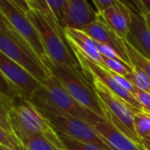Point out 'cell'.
<instances>
[{
  "label": "cell",
  "mask_w": 150,
  "mask_h": 150,
  "mask_svg": "<svg viewBox=\"0 0 150 150\" xmlns=\"http://www.w3.org/2000/svg\"><path fill=\"white\" fill-rule=\"evenodd\" d=\"M135 98L139 101V103L143 107L146 113L150 114V94L141 90H138L134 94Z\"/></svg>",
  "instance_id": "cell-25"
},
{
  "label": "cell",
  "mask_w": 150,
  "mask_h": 150,
  "mask_svg": "<svg viewBox=\"0 0 150 150\" xmlns=\"http://www.w3.org/2000/svg\"><path fill=\"white\" fill-rule=\"evenodd\" d=\"M0 53L21 66L40 83L51 76L49 69L41 58L1 14Z\"/></svg>",
  "instance_id": "cell-2"
},
{
  "label": "cell",
  "mask_w": 150,
  "mask_h": 150,
  "mask_svg": "<svg viewBox=\"0 0 150 150\" xmlns=\"http://www.w3.org/2000/svg\"><path fill=\"white\" fill-rule=\"evenodd\" d=\"M64 35L69 44L76 47L83 54L100 67L107 69L103 55L96 47L94 40L86 33L82 30L66 28L64 30Z\"/></svg>",
  "instance_id": "cell-16"
},
{
  "label": "cell",
  "mask_w": 150,
  "mask_h": 150,
  "mask_svg": "<svg viewBox=\"0 0 150 150\" xmlns=\"http://www.w3.org/2000/svg\"><path fill=\"white\" fill-rule=\"evenodd\" d=\"M134 123L135 131L141 141L150 137V114L146 112L134 113Z\"/></svg>",
  "instance_id": "cell-19"
},
{
  "label": "cell",
  "mask_w": 150,
  "mask_h": 150,
  "mask_svg": "<svg viewBox=\"0 0 150 150\" xmlns=\"http://www.w3.org/2000/svg\"><path fill=\"white\" fill-rule=\"evenodd\" d=\"M27 150H60L43 135H33L23 142Z\"/></svg>",
  "instance_id": "cell-18"
},
{
  "label": "cell",
  "mask_w": 150,
  "mask_h": 150,
  "mask_svg": "<svg viewBox=\"0 0 150 150\" xmlns=\"http://www.w3.org/2000/svg\"><path fill=\"white\" fill-rule=\"evenodd\" d=\"M85 75L87 76L103 106L106 120L116 127L127 136L142 144L135 131L134 123V113L139 112H136L123 99L112 93L95 76L87 73H85Z\"/></svg>",
  "instance_id": "cell-5"
},
{
  "label": "cell",
  "mask_w": 150,
  "mask_h": 150,
  "mask_svg": "<svg viewBox=\"0 0 150 150\" xmlns=\"http://www.w3.org/2000/svg\"><path fill=\"white\" fill-rule=\"evenodd\" d=\"M125 77L139 90L150 94V79L139 69L134 68Z\"/></svg>",
  "instance_id": "cell-20"
},
{
  "label": "cell",
  "mask_w": 150,
  "mask_h": 150,
  "mask_svg": "<svg viewBox=\"0 0 150 150\" xmlns=\"http://www.w3.org/2000/svg\"><path fill=\"white\" fill-rule=\"evenodd\" d=\"M0 72L23 96L31 100L41 87V83L21 66L0 53Z\"/></svg>",
  "instance_id": "cell-10"
},
{
  "label": "cell",
  "mask_w": 150,
  "mask_h": 150,
  "mask_svg": "<svg viewBox=\"0 0 150 150\" xmlns=\"http://www.w3.org/2000/svg\"><path fill=\"white\" fill-rule=\"evenodd\" d=\"M4 148H5V147H4ZM5 149H6V150H11V149H7V148H5Z\"/></svg>",
  "instance_id": "cell-29"
},
{
  "label": "cell",
  "mask_w": 150,
  "mask_h": 150,
  "mask_svg": "<svg viewBox=\"0 0 150 150\" xmlns=\"http://www.w3.org/2000/svg\"><path fill=\"white\" fill-rule=\"evenodd\" d=\"M65 150H67V149H65Z\"/></svg>",
  "instance_id": "cell-30"
},
{
  "label": "cell",
  "mask_w": 150,
  "mask_h": 150,
  "mask_svg": "<svg viewBox=\"0 0 150 150\" xmlns=\"http://www.w3.org/2000/svg\"><path fill=\"white\" fill-rule=\"evenodd\" d=\"M120 38L126 39L129 33L131 23V11L125 2L116 0L114 4L98 15Z\"/></svg>",
  "instance_id": "cell-14"
},
{
  "label": "cell",
  "mask_w": 150,
  "mask_h": 150,
  "mask_svg": "<svg viewBox=\"0 0 150 150\" xmlns=\"http://www.w3.org/2000/svg\"><path fill=\"white\" fill-rule=\"evenodd\" d=\"M116 0H112V1H109V0H94L92 1V4H94L95 10L97 11V13L99 15L101 13H103L104 11H105L107 9H109L111 6H112L114 4Z\"/></svg>",
  "instance_id": "cell-26"
},
{
  "label": "cell",
  "mask_w": 150,
  "mask_h": 150,
  "mask_svg": "<svg viewBox=\"0 0 150 150\" xmlns=\"http://www.w3.org/2000/svg\"><path fill=\"white\" fill-rule=\"evenodd\" d=\"M131 23L126 40L142 55L150 60V29L143 15L130 8Z\"/></svg>",
  "instance_id": "cell-15"
},
{
  "label": "cell",
  "mask_w": 150,
  "mask_h": 150,
  "mask_svg": "<svg viewBox=\"0 0 150 150\" xmlns=\"http://www.w3.org/2000/svg\"><path fill=\"white\" fill-rule=\"evenodd\" d=\"M0 150H6V149H5V148H4V146H0Z\"/></svg>",
  "instance_id": "cell-28"
},
{
  "label": "cell",
  "mask_w": 150,
  "mask_h": 150,
  "mask_svg": "<svg viewBox=\"0 0 150 150\" xmlns=\"http://www.w3.org/2000/svg\"><path fill=\"white\" fill-rule=\"evenodd\" d=\"M30 101L40 111L63 112L82 120L90 126L102 119L73 98L52 75L41 83V87Z\"/></svg>",
  "instance_id": "cell-4"
},
{
  "label": "cell",
  "mask_w": 150,
  "mask_h": 150,
  "mask_svg": "<svg viewBox=\"0 0 150 150\" xmlns=\"http://www.w3.org/2000/svg\"><path fill=\"white\" fill-rule=\"evenodd\" d=\"M110 71V70H109ZM111 72V74L113 76V77L117 80V82L126 90V91H127L128 92H130L132 95H134V94L137 92V91L139 90L137 87H135L131 82H129L125 76H120V75H119V74H116V73H114V72H112V71H110Z\"/></svg>",
  "instance_id": "cell-24"
},
{
  "label": "cell",
  "mask_w": 150,
  "mask_h": 150,
  "mask_svg": "<svg viewBox=\"0 0 150 150\" xmlns=\"http://www.w3.org/2000/svg\"><path fill=\"white\" fill-rule=\"evenodd\" d=\"M82 31L86 33L93 40L106 45L115 50L123 60L132 68H134L128 58L124 40L120 38L103 20L99 19L84 27Z\"/></svg>",
  "instance_id": "cell-12"
},
{
  "label": "cell",
  "mask_w": 150,
  "mask_h": 150,
  "mask_svg": "<svg viewBox=\"0 0 150 150\" xmlns=\"http://www.w3.org/2000/svg\"><path fill=\"white\" fill-rule=\"evenodd\" d=\"M142 15H143V17L145 18V21H146V24H147L148 27L150 29V12L145 13V14H142Z\"/></svg>",
  "instance_id": "cell-27"
},
{
  "label": "cell",
  "mask_w": 150,
  "mask_h": 150,
  "mask_svg": "<svg viewBox=\"0 0 150 150\" xmlns=\"http://www.w3.org/2000/svg\"><path fill=\"white\" fill-rule=\"evenodd\" d=\"M124 43L132 66L142 70L150 79V60L136 50L126 39L124 40Z\"/></svg>",
  "instance_id": "cell-17"
},
{
  "label": "cell",
  "mask_w": 150,
  "mask_h": 150,
  "mask_svg": "<svg viewBox=\"0 0 150 150\" xmlns=\"http://www.w3.org/2000/svg\"><path fill=\"white\" fill-rule=\"evenodd\" d=\"M40 112L49 120L55 131L76 141L96 145L102 149L112 150L98 136L93 127L83 120L60 112Z\"/></svg>",
  "instance_id": "cell-7"
},
{
  "label": "cell",
  "mask_w": 150,
  "mask_h": 150,
  "mask_svg": "<svg viewBox=\"0 0 150 150\" xmlns=\"http://www.w3.org/2000/svg\"><path fill=\"white\" fill-rule=\"evenodd\" d=\"M103 59L106 64L108 70L112 71V72L119 74L120 76H126L129 72H131L134 69L133 68H131L127 63L120 62H118L116 60H113V59H111V58H108L105 56H103Z\"/></svg>",
  "instance_id": "cell-23"
},
{
  "label": "cell",
  "mask_w": 150,
  "mask_h": 150,
  "mask_svg": "<svg viewBox=\"0 0 150 150\" xmlns=\"http://www.w3.org/2000/svg\"><path fill=\"white\" fill-rule=\"evenodd\" d=\"M91 127L98 136L112 150H146L143 146L123 134L105 120L92 123Z\"/></svg>",
  "instance_id": "cell-11"
},
{
  "label": "cell",
  "mask_w": 150,
  "mask_h": 150,
  "mask_svg": "<svg viewBox=\"0 0 150 150\" xmlns=\"http://www.w3.org/2000/svg\"><path fill=\"white\" fill-rule=\"evenodd\" d=\"M57 134H58L62 142L63 143L65 149L67 150H104L98 148L96 145L72 139V138L65 135L64 134H62L59 132H57Z\"/></svg>",
  "instance_id": "cell-22"
},
{
  "label": "cell",
  "mask_w": 150,
  "mask_h": 150,
  "mask_svg": "<svg viewBox=\"0 0 150 150\" xmlns=\"http://www.w3.org/2000/svg\"><path fill=\"white\" fill-rule=\"evenodd\" d=\"M26 15L35 26L47 56L52 61L71 68L83 69L71 50L63 31L54 28L38 11L30 10Z\"/></svg>",
  "instance_id": "cell-6"
},
{
  "label": "cell",
  "mask_w": 150,
  "mask_h": 150,
  "mask_svg": "<svg viewBox=\"0 0 150 150\" xmlns=\"http://www.w3.org/2000/svg\"><path fill=\"white\" fill-rule=\"evenodd\" d=\"M8 119L13 134L22 142L30 136L43 135L60 150L66 149L49 120L30 100H17L8 110Z\"/></svg>",
  "instance_id": "cell-1"
},
{
  "label": "cell",
  "mask_w": 150,
  "mask_h": 150,
  "mask_svg": "<svg viewBox=\"0 0 150 150\" xmlns=\"http://www.w3.org/2000/svg\"><path fill=\"white\" fill-rule=\"evenodd\" d=\"M0 14L33 47L41 60L48 57L35 26L25 11L16 6L11 0H0Z\"/></svg>",
  "instance_id": "cell-8"
},
{
  "label": "cell",
  "mask_w": 150,
  "mask_h": 150,
  "mask_svg": "<svg viewBox=\"0 0 150 150\" xmlns=\"http://www.w3.org/2000/svg\"><path fill=\"white\" fill-rule=\"evenodd\" d=\"M71 50L73 51L74 54L76 55L77 61L79 62L83 70L84 73L90 74L93 76H95L97 79H98L108 90H110L112 93H114L116 96L123 99L126 103H127L133 109H134L136 112H145L143 107L139 103V101L135 98L134 95H132L130 92L126 91L113 77V76L111 74V72L108 69H105L89 58H87L84 54H83L76 47H73L72 45L69 44Z\"/></svg>",
  "instance_id": "cell-9"
},
{
  "label": "cell",
  "mask_w": 150,
  "mask_h": 150,
  "mask_svg": "<svg viewBox=\"0 0 150 150\" xmlns=\"http://www.w3.org/2000/svg\"><path fill=\"white\" fill-rule=\"evenodd\" d=\"M98 20V14L86 0H66V28L83 30Z\"/></svg>",
  "instance_id": "cell-13"
},
{
  "label": "cell",
  "mask_w": 150,
  "mask_h": 150,
  "mask_svg": "<svg viewBox=\"0 0 150 150\" xmlns=\"http://www.w3.org/2000/svg\"><path fill=\"white\" fill-rule=\"evenodd\" d=\"M47 4L59 25L64 31L66 29V0H48Z\"/></svg>",
  "instance_id": "cell-21"
},
{
  "label": "cell",
  "mask_w": 150,
  "mask_h": 150,
  "mask_svg": "<svg viewBox=\"0 0 150 150\" xmlns=\"http://www.w3.org/2000/svg\"><path fill=\"white\" fill-rule=\"evenodd\" d=\"M43 62L51 75L80 105L106 120L103 106L83 69H77L44 58Z\"/></svg>",
  "instance_id": "cell-3"
}]
</instances>
